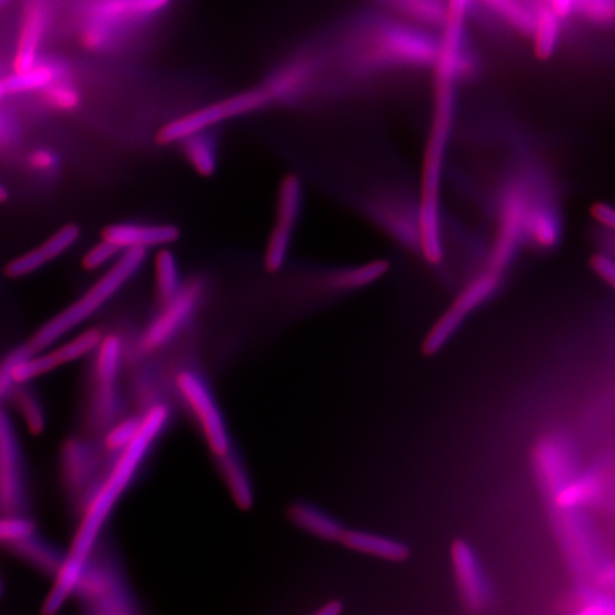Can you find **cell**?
<instances>
[{"instance_id": "cell-22", "label": "cell", "mask_w": 615, "mask_h": 615, "mask_svg": "<svg viewBox=\"0 0 615 615\" xmlns=\"http://www.w3.org/2000/svg\"><path fill=\"white\" fill-rule=\"evenodd\" d=\"M72 76V70L63 60L39 59V62L29 69L13 72L2 80L6 96L10 94L39 93L62 77Z\"/></svg>"}, {"instance_id": "cell-33", "label": "cell", "mask_w": 615, "mask_h": 615, "mask_svg": "<svg viewBox=\"0 0 615 615\" xmlns=\"http://www.w3.org/2000/svg\"><path fill=\"white\" fill-rule=\"evenodd\" d=\"M13 550L23 560L28 561L30 566L36 570L42 571L47 576L55 577L57 570L62 566L65 554L60 553L56 547L50 546L49 543L39 539L38 536L32 534L28 539L12 544Z\"/></svg>"}, {"instance_id": "cell-21", "label": "cell", "mask_w": 615, "mask_h": 615, "mask_svg": "<svg viewBox=\"0 0 615 615\" xmlns=\"http://www.w3.org/2000/svg\"><path fill=\"white\" fill-rule=\"evenodd\" d=\"M318 62L315 57L301 56L288 60L280 69L272 72V75L262 83L272 103L287 102L297 99L308 92L317 73Z\"/></svg>"}, {"instance_id": "cell-49", "label": "cell", "mask_w": 615, "mask_h": 615, "mask_svg": "<svg viewBox=\"0 0 615 615\" xmlns=\"http://www.w3.org/2000/svg\"><path fill=\"white\" fill-rule=\"evenodd\" d=\"M344 611V604L338 600L328 601L324 606L315 611L317 615H339Z\"/></svg>"}, {"instance_id": "cell-50", "label": "cell", "mask_w": 615, "mask_h": 615, "mask_svg": "<svg viewBox=\"0 0 615 615\" xmlns=\"http://www.w3.org/2000/svg\"><path fill=\"white\" fill-rule=\"evenodd\" d=\"M9 190L5 184L0 183V204L6 203L9 200Z\"/></svg>"}, {"instance_id": "cell-16", "label": "cell", "mask_w": 615, "mask_h": 615, "mask_svg": "<svg viewBox=\"0 0 615 615\" xmlns=\"http://www.w3.org/2000/svg\"><path fill=\"white\" fill-rule=\"evenodd\" d=\"M561 513L560 534L563 536V544L569 549V557L573 560L574 567L580 571H596L598 581L608 586H613L614 566L613 563L604 564L600 559V549L591 537V529L587 524L581 523L580 517L573 514L570 509H559Z\"/></svg>"}, {"instance_id": "cell-41", "label": "cell", "mask_w": 615, "mask_h": 615, "mask_svg": "<svg viewBox=\"0 0 615 615\" xmlns=\"http://www.w3.org/2000/svg\"><path fill=\"white\" fill-rule=\"evenodd\" d=\"M141 426V416H129V418L117 419L113 425L104 430V449L119 455L122 450L136 439Z\"/></svg>"}, {"instance_id": "cell-28", "label": "cell", "mask_w": 615, "mask_h": 615, "mask_svg": "<svg viewBox=\"0 0 615 615\" xmlns=\"http://www.w3.org/2000/svg\"><path fill=\"white\" fill-rule=\"evenodd\" d=\"M378 2L410 20L413 25L426 28H442L448 9L443 0H378Z\"/></svg>"}, {"instance_id": "cell-45", "label": "cell", "mask_w": 615, "mask_h": 615, "mask_svg": "<svg viewBox=\"0 0 615 615\" xmlns=\"http://www.w3.org/2000/svg\"><path fill=\"white\" fill-rule=\"evenodd\" d=\"M28 166L40 176H55L60 170V157L56 151L40 147L29 154Z\"/></svg>"}, {"instance_id": "cell-40", "label": "cell", "mask_w": 615, "mask_h": 615, "mask_svg": "<svg viewBox=\"0 0 615 615\" xmlns=\"http://www.w3.org/2000/svg\"><path fill=\"white\" fill-rule=\"evenodd\" d=\"M463 321H465V318L462 315L449 308L436 322L435 327L430 329L425 344H423V352L426 355L438 354L440 349L448 344L449 339L456 334L457 329L462 327Z\"/></svg>"}, {"instance_id": "cell-5", "label": "cell", "mask_w": 615, "mask_h": 615, "mask_svg": "<svg viewBox=\"0 0 615 615\" xmlns=\"http://www.w3.org/2000/svg\"><path fill=\"white\" fill-rule=\"evenodd\" d=\"M361 45L355 63L364 72L385 67L433 66L438 53V40L403 23H383Z\"/></svg>"}, {"instance_id": "cell-30", "label": "cell", "mask_w": 615, "mask_h": 615, "mask_svg": "<svg viewBox=\"0 0 615 615\" xmlns=\"http://www.w3.org/2000/svg\"><path fill=\"white\" fill-rule=\"evenodd\" d=\"M183 154L187 163L197 174L203 177L213 176L218 168L217 140L211 134V130L191 134L181 140Z\"/></svg>"}, {"instance_id": "cell-11", "label": "cell", "mask_w": 615, "mask_h": 615, "mask_svg": "<svg viewBox=\"0 0 615 615\" xmlns=\"http://www.w3.org/2000/svg\"><path fill=\"white\" fill-rule=\"evenodd\" d=\"M534 197L529 184L516 181L506 191L500 208V223L487 268L499 274L512 264L514 255L524 241V223Z\"/></svg>"}, {"instance_id": "cell-9", "label": "cell", "mask_w": 615, "mask_h": 615, "mask_svg": "<svg viewBox=\"0 0 615 615\" xmlns=\"http://www.w3.org/2000/svg\"><path fill=\"white\" fill-rule=\"evenodd\" d=\"M204 282L190 280L174 297L163 302V308L157 317L147 325L137 342V351L141 355L153 354L176 338L191 318L196 314L204 295Z\"/></svg>"}, {"instance_id": "cell-4", "label": "cell", "mask_w": 615, "mask_h": 615, "mask_svg": "<svg viewBox=\"0 0 615 615\" xmlns=\"http://www.w3.org/2000/svg\"><path fill=\"white\" fill-rule=\"evenodd\" d=\"M147 254L149 252L141 250L124 251L93 282L92 287L87 288L75 302L49 319L35 332L28 344H25L29 351L32 354L45 351L62 341L65 336L75 331L84 322L89 321L140 274L146 265Z\"/></svg>"}, {"instance_id": "cell-15", "label": "cell", "mask_w": 615, "mask_h": 615, "mask_svg": "<svg viewBox=\"0 0 615 615\" xmlns=\"http://www.w3.org/2000/svg\"><path fill=\"white\" fill-rule=\"evenodd\" d=\"M25 504L22 455L8 413L0 409V513H20Z\"/></svg>"}, {"instance_id": "cell-23", "label": "cell", "mask_w": 615, "mask_h": 615, "mask_svg": "<svg viewBox=\"0 0 615 615\" xmlns=\"http://www.w3.org/2000/svg\"><path fill=\"white\" fill-rule=\"evenodd\" d=\"M288 516L299 529L322 540L341 541L345 533L344 526L339 520L312 503H292L288 509Z\"/></svg>"}, {"instance_id": "cell-27", "label": "cell", "mask_w": 615, "mask_h": 615, "mask_svg": "<svg viewBox=\"0 0 615 615\" xmlns=\"http://www.w3.org/2000/svg\"><path fill=\"white\" fill-rule=\"evenodd\" d=\"M504 25L526 38H532L537 8L530 0H480Z\"/></svg>"}, {"instance_id": "cell-51", "label": "cell", "mask_w": 615, "mask_h": 615, "mask_svg": "<svg viewBox=\"0 0 615 615\" xmlns=\"http://www.w3.org/2000/svg\"><path fill=\"white\" fill-rule=\"evenodd\" d=\"M5 90H3V86H2V80H0V99H3V97H5Z\"/></svg>"}, {"instance_id": "cell-8", "label": "cell", "mask_w": 615, "mask_h": 615, "mask_svg": "<svg viewBox=\"0 0 615 615\" xmlns=\"http://www.w3.org/2000/svg\"><path fill=\"white\" fill-rule=\"evenodd\" d=\"M176 388L181 398L187 403L198 426L203 432L205 442L215 457H223L233 449L230 433L220 406L215 401L207 381L196 371L180 372L176 378Z\"/></svg>"}, {"instance_id": "cell-20", "label": "cell", "mask_w": 615, "mask_h": 615, "mask_svg": "<svg viewBox=\"0 0 615 615\" xmlns=\"http://www.w3.org/2000/svg\"><path fill=\"white\" fill-rule=\"evenodd\" d=\"M82 234V227L79 224L63 225L55 233L49 235L38 247L32 248V250L10 261L5 268L6 277L19 280V278L35 274V272L42 270V268L73 250L79 244Z\"/></svg>"}, {"instance_id": "cell-10", "label": "cell", "mask_w": 615, "mask_h": 615, "mask_svg": "<svg viewBox=\"0 0 615 615\" xmlns=\"http://www.w3.org/2000/svg\"><path fill=\"white\" fill-rule=\"evenodd\" d=\"M304 208V184L301 178L289 174L281 181L277 197V220L265 247L264 267L277 274L288 262L294 240L295 227Z\"/></svg>"}, {"instance_id": "cell-12", "label": "cell", "mask_w": 615, "mask_h": 615, "mask_svg": "<svg viewBox=\"0 0 615 615\" xmlns=\"http://www.w3.org/2000/svg\"><path fill=\"white\" fill-rule=\"evenodd\" d=\"M534 473L551 499L578 473L576 448L566 435L543 436L533 453Z\"/></svg>"}, {"instance_id": "cell-7", "label": "cell", "mask_w": 615, "mask_h": 615, "mask_svg": "<svg viewBox=\"0 0 615 615\" xmlns=\"http://www.w3.org/2000/svg\"><path fill=\"white\" fill-rule=\"evenodd\" d=\"M271 104L270 94L261 83L252 89L235 93L233 96L225 97L218 102L207 104L194 112L170 120L157 133V141L163 146L178 144L191 134L213 130L220 124L267 109Z\"/></svg>"}, {"instance_id": "cell-18", "label": "cell", "mask_w": 615, "mask_h": 615, "mask_svg": "<svg viewBox=\"0 0 615 615\" xmlns=\"http://www.w3.org/2000/svg\"><path fill=\"white\" fill-rule=\"evenodd\" d=\"M181 231L174 224L122 221L103 228L102 238L119 251H151L171 247L180 240Z\"/></svg>"}, {"instance_id": "cell-19", "label": "cell", "mask_w": 615, "mask_h": 615, "mask_svg": "<svg viewBox=\"0 0 615 615\" xmlns=\"http://www.w3.org/2000/svg\"><path fill=\"white\" fill-rule=\"evenodd\" d=\"M55 0H28L23 10L13 69H29L39 62L40 50L52 23Z\"/></svg>"}, {"instance_id": "cell-35", "label": "cell", "mask_w": 615, "mask_h": 615, "mask_svg": "<svg viewBox=\"0 0 615 615\" xmlns=\"http://www.w3.org/2000/svg\"><path fill=\"white\" fill-rule=\"evenodd\" d=\"M388 271V261L375 260L368 264L335 272L328 278L327 285L335 291H355V289L368 287L373 282L381 280Z\"/></svg>"}, {"instance_id": "cell-29", "label": "cell", "mask_w": 615, "mask_h": 615, "mask_svg": "<svg viewBox=\"0 0 615 615\" xmlns=\"http://www.w3.org/2000/svg\"><path fill=\"white\" fill-rule=\"evenodd\" d=\"M94 382L99 385H117L124 361V344L116 334L103 335L94 349Z\"/></svg>"}, {"instance_id": "cell-46", "label": "cell", "mask_w": 615, "mask_h": 615, "mask_svg": "<svg viewBox=\"0 0 615 615\" xmlns=\"http://www.w3.org/2000/svg\"><path fill=\"white\" fill-rule=\"evenodd\" d=\"M590 265L598 277L606 282L608 287H614L615 265L614 260L610 257V255L603 254V252H598V254H594L593 257H591Z\"/></svg>"}, {"instance_id": "cell-43", "label": "cell", "mask_w": 615, "mask_h": 615, "mask_svg": "<svg viewBox=\"0 0 615 615\" xmlns=\"http://www.w3.org/2000/svg\"><path fill=\"white\" fill-rule=\"evenodd\" d=\"M122 254L114 245L100 238V241L93 244L83 255L82 265L84 270L89 272L106 270Z\"/></svg>"}, {"instance_id": "cell-39", "label": "cell", "mask_w": 615, "mask_h": 615, "mask_svg": "<svg viewBox=\"0 0 615 615\" xmlns=\"http://www.w3.org/2000/svg\"><path fill=\"white\" fill-rule=\"evenodd\" d=\"M574 607L573 613L578 615H613L614 601L601 591L580 587L569 597V603Z\"/></svg>"}, {"instance_id": "cell-38", "label": "cell", "mask_w": 615, "mask_h": 615, "mask_svg": "<svg viewBox=\"0 0 615 615\" xmlns=\"http://www.w3.org/2000/svg\"><path fill=\"white\" fill-rule=\"evenodd\" d=\"M10 396H13L16 410L29 432L40 435L46 428V415L36 393L25 388V385H16Z\"/></svg>"}, {"instance_id": "cell-37", "label": "cell", "mask_w": 615, "mask_h": 615, "mask_svg": "<svg viewBox=\"0 0 615 615\" xmlns=\"http://www.w3.org/2000/svg\"><path fill=\"white\" fill-rule=\"evenodd\" d=\"M46 107L57 113L76 112L83 103V94L72 76L62 77L39 92Z\"/></svg>"}, {"instance_id": "cell-44", "label": "cell", "mask_w": 615, "mask_h": 615, "mask_svg": "<svg viewBox=\"0 0 615 615\" xmlns=\"http://www.w3.org/2000/svg\"><path fill=\"white\" fill-rule=\"evenodd\" d=\"M576 10L594 25H613L614 0H576L574 12Z\"/></svg>"}, {"instance_id": "cell-34", "label": "cell", "mask_w": 615, "mask_h": 615, "mask_svg": "<svg viewBox=\"0 0 615 615\" xmlns=\"http://www.w3.org/2000/svg\"><path fill=\"white\" fill-rule=\"evenodd\" d=\"M561 22L563 19L549 5H541L537 8L532 39L534 40V53L539 59H550L556 52L561 35Z\"/></svg>"}, {"instance_id": "cell-36", "label": "cell", "mask_w": 615, "mask_h": 615, "mask_svg": "<svg viewBox=\"0 0 615 615\" xmlns=\"http://www.w3.org/2000/svg\"><path fill=\"white\" fill-rule=\"evenodd\" d=\"M154 284H156L157 297L166 302L177 294L183 287L180 264L176 254L170 247L160 248L154 257Z\"/></svg>"}, {"instance_id": "cell-6", "label": "cell", "mask_w": 615, "mask_h": 615, "mask_svg": "<svg viewBox=\"0 0 615 615\" xmlns=\"http://www.w3.org/2000/svg\"><path fill=\"white\" fill-rule=\"evenodd\" d=\"M72 597L80 606L96 615H130L137 613V601L131 594L122 571L112 557L94 547L84 561Z\"/></svg>"}, {"instance_id": "cell-1", "label": "cell", "mask_w": 615, "mask_h": 615, "mask_svg": "<svg viewBox=\"0 0 615 615\" xmlns=\"http://www.w3.org/2000/svg\"><path fill=\"white\" fill-rule=\"evenodd\" d=\"M170 419V408L156 403L141 416V426L136 439L117 455L112 469L94 486L92 494L83 506V516L77 527L69 553L65 554L62 566L57 570L55 583L43 604V613L56 614L72 597L84 561L99 544L104 524L109 520L114 506L133 482L140 466L146 460L153 443L159 439Z\"/></svg>"}, {"instance_id": "cell-17", "label": "cell", "mask_w": 615, "mask_h": 615, "mask_svg": "<svg viewBox=\"0 0 615 615\" xmlns=\"http://www.w3.org/2000/svg\"><path fill=\"white\" fill-rule=\"evenodd\" d=\"M60 465L67 492L83 500L84 506L99 482V453L87 440L72 438L63 445Z\"/></svg>"}, {"instance_id": "cell-48", "label": "cell", "mask_w": 615, "mask_h": 615, "mask_svg": "<svg viewBox=\"0 0 615 615\" xmlns=\"http://www.w3.org/2000/svg\"><path fill=\"white\" fill-rule=\"evenodd\" d=\"M576 0H549V6L561 19H567L574 12Z\"/></svg>"}, {"instance_id": "cell-13", "label": "cell", "mask_w": 615, "mask_h": 615, "mask_svg": "<svg viewBox=\"0 0 615 615\" xmlns=\"http://www.w3.org/2000/svg\"><path fill=\"white\" fill-rule=\"evenodd\" d=\"M102 336L100 329H89V331L76 335L65 344L50 346L45 351L36 352L22 359L13 369V381L16 385H28L29 382L35 381L46 373L56 371L62 366L93 354Z\"/></svg>"}, {"instance_id": "cell-2", "label": "cell", "mask_w": 615, "mask_h": 615, "mask_svg": "<svg viewBox=\"0 0 615 615\" xmlns=\"http://www.w3.org/2000/svg\"><path fill=\"white\" fill-rule=\"evenodd\" d=\"M435 99L433 119L422 168V193L418 210L419 247L429 264L443 260L442 220H440V190L443 167L452 139L456 119V86L460 80L457 67L449 63H433Z\"/></svg>"}, {"instance_id": "cell-25", "label": "cell", "mask_w": 615, "mask_h": 615, "mask_svg": "<svg viewBox=\"0 0 615 615\" xmlns=\"http://www.w3.org/2000/svg\"><path fill=\"white\" fill-rule=\"evenodd\" d=\"M604 494L603 476L594 470L577 475L553 497L557 509H576L600 502Z\"/></svg>"}, {"instance_id": "cell-32", "label": "cell", "mask_w": 615, "mask_h": 615, "mask_svg": "<svg viewBox=\"0 0 615 615\" xmlns=\"http://www.w3.org/2000/svg\"><path fill=\"white\" fill-rule=\"evenodd\" d=\"M502 274L494 272L486 268L485 272L477 275L475 280L469 282L465 289L460 292L459 297L453 302V311L462 315L463 318L469 315L470 312L475 311L480 305L485 304L490 298L496 294L499 289L500 282H502Z\"/></svg>"}, {"instance_id": "cell-26", "label": "cell", "mask_w": 615, "mask_h": 615, "mask_svg": "<svg viewBox=\"0 0 615 615\" xmlns=\"http://www.w3.org/2000/svg\"><path fill=\"white\" fill-rule=\"evenodd\" d=\"M342 543L351 550L369 556L379 557L388 561H403L409 557V549L405 543L391 537H383L381 534L361 532V530H345L341 539Z\"/></svg>"}, {"instance_id": "cell-47", "label": "cell", "mask_w": 615, "mask_h": 615, "mask_svg": "<svg viewBox=\"0 0 615 615\" xmlns=\"http://www.w3.org/2000/svg\"><path fill=\"white\" fill-rule=\"evenodd\" d=\"M591 215L601 227L613 230L615 227V213L613 207L606 203H597L591 207Z\"/></svg>"}, {"instance_id": "cell-42", "label": "cell", "mask_w": 615, "mask_h": 615, "mask_svg": "<svg viewBox=\"0 0 615 615\" xmlns=\"http://www.w3.org/2000/svg\"><path fill=\"white\" fill-rule=\"evenodd\" d=\"M36 533V524L20 513H0V543L12 544L28 539Z\"/></svg>"}, {"instance_id": "cell-31", "label": "cell", "mask_w": 615, "mask_h": 615, "mask_svg": "<svg viewBox=\"0 0 615 615\" xmlns=\"http://www.w3.org/2000/svg\"><path fill=\"white\" fill-rule=\"evenodd\" d=\"M217 460L225 485L230 490L235 504L243 510L251 509L252 504H254V490H252L250 476H248L240 456L234 452V449H231L227 455L218 457Z\"/></svg>"}, {"instance_id": "cell-24", "label": "cell", "mask_w": 615, "mask_h": 615, "mask_svg": "<svg viewBox=\"0 0 615 615\" xmlns=\"http://www.w3.org/2000/svg\"><path fill=\"white\" fill-rule=\"evenodd\" d=\"M560 228L559 214L553 205L534 198L524 223V240L540 248H553L559 241Z\"/></svg>"}, {"instance_id": "cell-14", "label": "cell", "mask_w": 615, "mask_h": 615, "mask_svg": "<svg viewBox=\"0 0 615 615\" xmlns=\"http://www.w3.org/2000/svg\"><path fill=\"white\" fill-rule=\"evenodd\" d=\"M452 563L463 608L470 614L485 613L493 603L492 584L475 550L465 540L453 543Z\"/></svg>"}, {"instance_id": "cell-3", "label": "cell", "mask_w": 615, "mask_h": 615, "mask_svg": "<svg viewBox=\"0 0 615 615\" xmlns=\"http://www.w3.org/2000/svg\"><path fill=\"white\" fill-rule=\"evenodd\" d=\"M173 5L174 0H73L76 38L94 55L117 52L159 22Z\"/></svg>"}]
</instances>
